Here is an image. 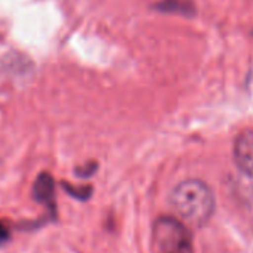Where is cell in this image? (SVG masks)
I'll use <instances>...</instances> for the list:
<instances>
[{
	"instance_id": "cell-5",
	"label": "cell",
	"mask_w": 253,
	"mask_h": 253,
	"mask_svg": "<svg viewBox=\"0 0 253 253\" xmlns=\"http://www.w3.org/2000/svg\"><path fill=\"white\" fill-rule=\"evenodd\" d=\"M63 188L66 189V192L69 195H72L73 198L79 200V201H85L91 197L92 194V188L91 186H75V185H70L67 182H63Z\"/></svg>"
},
{
	"instance_id": "cell-4",
	"label": "cell",
	"mask_w": 253,
	"mask_h": 253,
	"mask_svg": "<svg viewBox=\"0 0 253 253\" xmlns=\"http://www.w3.org/2000/svg\"><path fill=\"white\" fill-rule=\"evenodd\" d=\"M33 198L49 209L55 207V183L49 173H41L33 185Z\"/></svg>"
},
{
	"instance_id": "cell-6",
	"label": "cell",
	"mask_w": 253,
	"mask_h": 253,
	"mask_svg": "<svg viewBox=\"0 0 253 253\" xmlns=\"http://www.w3.org/2000/svg\"><path fill=\"white\" fill-rule=\"evenodd\" d=\"M95 170H97V164L95 163H86L84 166L76 167V174L79 177H89V176H92L95 173Z\"/></svg>"
},
{
	"instance_id": "cell-2",
	"label": "cell",
	"mask_w": 253,
	"mask_h": 253,
	"mask_svg": "<svg viewBox=\"0 0 253 253\" xmlns=\"http://www.w3.org/2000/svg\"><path fill=\"white\" fill-rule=\"evenodd\" d=\"M155 253H194L189 228L173 216L157 219L152 231Z\"/></svg>"
},
{
	"instance_id": "cell-1",
	"label": "cell",
	"mask_w": 253,
	"mask_h": 253,
	"mask_svg": "<svg viewBox=\"0 0 253 253\" xmlns=\"http://www.w3.org/2000/svg\"><path fill=\"white\" fill-rule=\"evenodd\" d=\"M170 204L180 222L200 228L213 216L214 195L210 186L203 180L188 179L173 189Z\"/></svg>"
},
{
	"instance_id": "cell-7",
	"label": "cell",
	"mask_w": 253,
	"mask_h": 253,
	"mask_svg": "<svg viewBox=\"0 0 253 253\" xmlns=\"http://www.w3.org/2000/svg\"><path fill=\"white\" fill-rule=\"evenodd\" d=\"M11 238V231L9 228L3 223V222H0V244H3L6 241H9Z\"/></svg>"
},
{
	"instance_id": "cell-3",
	"label": "cell",
	"mask_w": 253,
	"mask_h": 253,
	"mask_svg": "<svg viewBox=\"0 0 253 253\" xmlns=\"http://www.w3.org/2000/svg\"><path fill=\"white\" fill-rule=\"evenodd\" d=\"M234 163L238 170L253 179V131L244 130L241 131L232 146Z\"/></svg>"
}]
</instances>
